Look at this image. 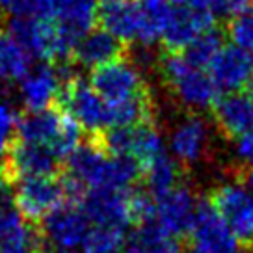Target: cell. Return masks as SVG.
<instances>
[{
  "label": "cell",
  "mask_w": 253,
  "mask_h": 253,
  "mask_svg": "<svg viewBox=\"0 0 253 253\" xmlns=\"http://www.w3.org/2000/svg\"><path fill=\"white\" fill-rule=\"evenodd\" d=\"M13 132H8L4 128H0V173L8 168V158H9V140H11Z\"/></svg>",
  "instance_id": "35"
},
{
  "label": "cell",
  "mask_w": 253,
  "mask_h": 253,
  "mask_svg": "<svg viewBox=\"0 0 253 253\" xmlns=\"http://www.w3.org/2000/svg\"><path fill=\"white\" fill-rule=\"evenodd\" d=\"M212 9L190 8V6H177L175 4L166 32L162 36V41L166 43L168 48H173V50L186 48L201 34L212 30Z\"/></svg>",
  "instance_id": "17"
},
{
  "label": "cell",
  "mask_w": 253,
  "mask_h": 253,
  "mask_svg": "<svg viewBox=\"0 0 253 253\" xmlns=\"http://www.w3.org/2000/svg\"><path fill=\"white\" fill-rule=\"evenodd\" d=\"M104 147L112 155L128 157L138 162V166L143 169L157 162L158 158L169 153L164 138L158 134L157 128L145 125L123 126V128H112L110 134H106Z\"/></svg>",
  "instance_id": "6"
},
{
  "label": "cell",
  "mask_w": 253,
  "mask_h": 253,
  "mask_svg": "<svg viewBox=\"0 0 253 253\" xmlns=\"http://www.w3.org/2000/svg\"><path fill=\"white\" fill-rule=\"evenodd\" d=\"M0 11L11 19H52L50 0H0Z\"/></svg>",
  "instance_id": "30"
},
{
  "label": "cell",
  "mask_w": 253,
  "mask_h": 253,
  "mask_svg": "<svg viewBox=\"0 0 253 253\" xmlns=\"http://www.w3.org/2000/svg\"><path fill=\"white\" fill-rule=\"evenodd\" d=\"M125 253H182L177 237L157 227L155 223H140L126 240Z\"/></svg>",
  "instance_id": "25"
},
{
  "label": "cell",
  "mask_w": 253,
  "mask_h": 253,
  "mask_svg": "<svg viewBox=\"0 0 253 253\" xmlns=\"http://www.w3.org/2000/svg\"><path fill=\"white\" fill-rule=\"evenodd\" d=\"M40 238L23 216L0 231V253H38Z\"/></svg>",
  "instance_id": "27"
},
{
  "label": "cell",
  "mask_w": 253,
  "mask_h": 253,
  "mask_svg": "<svg viewBox=\"0 0 253 253\" xmlns=\"http://www.w3.org/2000/svg\"><path fill=\"white\" fill-rule=\"evenodd\" d=\"M62 93V77L52 65L32 67L19 82V97L28 112L48 110Z\"/></svg>",
  "instance_id": "16"
},
{
  "label": "cell",
  "mask_w": 253,
  "mask_h": 253,
  "mask_svg": "<svg viewBox=\"0 0 253 253\" xmlns=\"http://www.w3.org/2000/svg\"><path fill=\"white\" fill-rule=\"evenodd\" d=\"M211 203L238 242L253 248V190L242 182H223L214 190Z\"/></svg>",
  "instance_id": "7"
},
{
  "label": "cell",
  "mask_w": 253,
  "mask_h": 253,
  "mask_svg": "<svg viewBox=\"0 0 253 253\" xmlns=\"http://www.w3.org/2000/svg\"><path fill=\"white\" fill-rule=\"evenodd\" d=\"M23 214L19 212L15 201V192L8 181L0 179V231L6 229L9 223L19 220Z\"/></svg>",
  "instance_id": "32"
},
{
  "label": "cell",
  "mask_w": 253,
  "mask_h": 253,
  "mask_svg": "<svg viewBox=\"0 0 253 253\" xmlns=\"http://www.w3.org/2000/svg\"><path fill=\"white\" fill-rule=\"evenodd\" d=\"M177 6H190V8L212 9V0H171Z\"/></svg>",
  "instance_id": "36"
},
{
  "label": "cell",
  "mask_w": 253,
  "mask_h": 253,
  "mask_svg": "<svg viewBox=\"0 0 253 253\" xmlns=\"http://www.w3.org/2000/svg\"><path fill=\"white\" fill-rule=\"evenodd\" d=\"M58 160L60 158L47 147L19 140L9 151L8 168L19 179L38 177V175H52Z\"/></svg>",
  "instance_id": "21"
},
{
  "label": "cell",
  "mask_w": 253,
  "mask_h": 253,
  "mask_svg": "<svg viewBox=\"0 0 253 253\" xmlns=\"http://www.w3.org/2000/svg\"><path fill=\"white\" fill-rule=\"evenodd\" d=\"M125 229L114 225H91L82 240L80 253H125Z\"/></svg>",
  "instance_id": "26"
},
{
  "label": "cell",
  "mask_w": 253,
  "mask_h": 253,
  "mask_svg": "<svg viewBox=\"0 0 253 253\" xmlns=\"http://www.w3.org/2000/svg\"><path fill=\"white\" fill-rule=\"evenodd\" d=\"M216 123L225 134L238 136L253 132V89L233 91L214 104Z\"/></svg>",
  "instance_id": "18"
},
{
  "label": "cell",
  "mask_w": 253,
  "mask_h": 253,
  "mask_svg": "<svg viewBox=\"0 0 253 253\" xmlns=\"http://www.w3.org/2000/svg\"><path fill=\"white\" fill-rule=\"evenodd\" d=\"M138 8V21H140V43L151 45L155 41H160L169 17L173 13L171 0H136Z\"/></svg>",
  "instance_id": "24"
},
{
  "label": "cell",
  "mask_w": 253,
  "mask_h": 253,
  "mask_svg": "<svg viewBox=\"0 0 253 253\" xmlns=\"http://www.w3.org/2000/svg\"><path fill=\"white\" fill-rule=\"evenodd\" d=\"M63 106L80 128L89 132H101L110 128L108 104L91 84L82 80H73L63 89Z\"/></svg>",
  "instance_id": "11"
},
{
  "label": "cell",
  "mask_w": 253,
  "mask_h": 253,
  "mask_svg": "<svg viewBox=\"0 0 253 253\" xmlns=\"http://www.w3.org/2000/svg\"><path fill=\"white\" fill-rule=\"evenodd\" d=\"M30 69V52L11 32L0 30V84L21 82Z\"/></svg>",
  "instance_id": "23"
},
{
  "label": "cell",
  "mask_w": 253,
  "mask_h": 253,
  "mask_svg": "<svg viewBox=\"0 0 253 253\" xmlns=\"http://www.w3.org/2000/svg\"><path fill=\"white\" fill-rule=\"evenodd\" d=\"M69 160V192L128 190L142 173L138 162L128 157L112 155L103 143L80 145Z\"/></svg>",
  "instance_id": "2"
},
{
  "label": "cell",
  "mask_w": 253,
  "mask_h": 253,
  "mask_svg": "<svg viewBox=\"0 0 253 253\" xmlns=\"http://www.w3.org/2000/svg\"><path fill=\"white\" fill-rule=\"evenodd\" d=\"M252 6L253 0H212L214 15L227 17V19H235V17L242 15L246 11H250Z\"/></svg>",
  "instance_id": "33"
},
{
  "label": "cell",
  "mask_w": 253,
  "mask_h": 253,
  "mask_svg": "<svg viewBox=\"0 0 253 253\" xmlns=\"http://www.w3.org/2000/svg\"><path fill=\"white\" fill-rule=\"evenodd\" d=\"M50 8L52 21L77 43L97 21L99 0H50Z\"/></svg>",
  "instance_id": "20"
},
{
  "label": "cell",
  "mask_w": 253,
  "mask_h": 253,
  "mask_svg": "<svg viewBox=\"0 0 253 253\" xmlns=\"http://www.w3.org/2000/svg\"><path fill=\"white\" fill-rule=\"evenodd\" d=\"M186 253H203V252H199L198 248H192V250H190V252H186Z\"/></svg>",
  "instance_id": "38"
},
{
  "label": "cell",
  "mask_w": 253,
  "mask_h": 253,
  "mask_svg": "<svg viewBox=\"0 0 253 253\" xmlns=\"http://www.w3.org/2000/svg\"><path fill=\"white\" fill-rule=\"evenodd\" d=\"M80 125L69 114L54 110L28 112L19 121L17 132L23 142L38 143L52 151L58 158H69L80 147Z\"/></svg>",
  "instance_id": "3"
},
{
  "label": "cell",
  "mask_w": 253,
  "mask_h": 253,
  "mask_svg": "<svg viewBox=\"0 0 253 253\" xmlns=\"http://www.w3.org/2000/svg\"><path fill=\"white\" fill-rule=\"evenodd\" d=\"M162 73L169 89L186 108L196 112L214 108L220 89L205 67L192 63L182 54H169L162 63Z\"/></svg>",
  "instance_id": "4"
},
{
  "label": "cell",
  "mask_w": 253,
  "mask_h": 253,
  "mask_svg": "<svg viewBox=\"0 0 253 253\" xmlns=\"http://www.w3.org/2000/svg\"><path fill=\"white\" fill-rule=\"evenodd\" d=\"M246 184H248V186H250V188L253 190V168H252V171L248 173V179H246Z\"/></svg>",
  "instance_id": "37"
},
{
  "label": "cell",
  "mask_w": 253,
  "mask_h": 253,
  "mask_svg": "<svg viewBox=\"0 0 253 253\" xmlns=\"http://www.w3.org/2000/svg\"><path fill=\"white\" fill-rule=\"evenodd\" d=\"M69 194L67 184L58 181L54 175H38L21 179L15 190L19 212L26 220H45L54 212Z\"/></svg>",
  "instance_id": "8"
},
{
  "label": "cell",
  "mask_w": 253,
  "mask_h": 253,
  "mask_svg": "<svg viewBox=\"0 0 253 253\" xmlns=\"http://www.w3.org/2000/svg\"><path fill=\"white\" fill-rule=\"evenodd\" d=\"M73 54L80 65L97 69L104 63L118 60L121 54V41L103 28L89 30L77 40L73 47Z\"/></svg>",
  "instance_id": "22"
},
{
  "label": "cell",
  "mask_w": 253,
  "mask_h": 253,
  "mask_svg": "<svg viewBox=\"0 0 253 253\" xmlns=\"http://www.w3.org/2000/svg\"><path fill=\"white\" fill-rule=\"evenodd\" d=\"M80 207L93 225H114L125 229L136 221V192L130 190H93L84 192Z\"/></svg>",
  "instance_id": "9"
},
{
  "label": "cell",
  "mask_w": 253,
  "mask_h": 253,
  "mask_svg": "<svg viewBox=\"0 0 253 253\" xmlns=\"http://www.w3.org/2000/svg\"><path fill=\"white\" fill-rule=\"evenodd\" d=\"M190 235L194 248L203 253H238L240 248L238 238L212 203H199Z\"/></svg>",
  "instance_id": "13"
},
{
  "label": "cell",
  "mask_w": 253,
  "mask_h": 253,
  "mask_svg": "<svg viewBox=\"0 0 253 253\" xmlns=\"http://www.w3.org/2000/svg\"><path fill=\"white\" fill-rule=\"evenodd\" d=\"M143 175L147 179V186L155 196H160L168 190L175 188L179 184V169H177V160L171 157V153L158 158L151 166L143 169Z\"/></svg>",
  "instance_id": "28"
},
{
  "label": "cell",
  "mask_w": 253,
  "mask_h": 253,
  "mask_svg": "<svg viewBox=\"0 0 253 253\" xmlns=\"http://www.w3.org/2000/svg\"><path fill=\"white\" fill-rule=\"evenodd\" d=\"M235 151H237V157L244 164L253 168V132L238 136L237 143H235Z\"/></svg>",
  "instance_id": "34"
},
{
  "label": "cell",
  "mask_w": 253,
  "mask_h": 253,
  "mask_svg": "<svg viewBox=\"0 0 253 253\" xmlns=\"http://www.w3.org/2000/svg\"><path fill=\"white\" fill-rule=\"evenodd\" d=\"M91 227L80 205H60L43 220V238L56 253H75Z\"/></svg>",
  "instance_id": "10"
},
{
  "label": "cell",
  "mask_w": 253,
  "mask_h": 253,
  "mask_svg": "<svg viewBox=\"0 0 253 253\" xmlns=\"http://www.w3.org/2000/svg\"><path fill=\"white\" fill-rule=\"evenodd\" d=\"M97 21L101 28L121 43L140 40V21L136 0H99Z\"/></svg>",
  "instance_id": "19"
},
{
  "label": "cell",
  "mask_w": 253,
  "mask_h": 253,
  "mask_svg": "<svg viewBox=\"0 0 253 253\" xmlns=\"http://www.w3.org/2000/svg\"><path fill=\"white\" fill-rule=\"evenodd\" d=\"M211 130L199 116H188L179 121L169 134L168 149L181 164H198L209 151Z\"/></svg>",
  "instance_id": "15"
},
{
  "label": "cell",
  "mask_w": 253,
  "mask_h": 253,
  "mask_svg": "<svg viewBox=\"0 0 253 253\" xmlns=\"http://www.w3.org/2000/svg\"><path fill=\"white\" fill-rule=\"evenodd\" d=\"M209 73L223 93L242 91L253 82V56L235 45L221 47L209 65Z\"/></svg>",
  "instance_id": "14"
},
{
  "label": "cell",
  "mask_w": 253,
  "mask_h": 253,
  "mask_svg": "<svg viewBox=\"0 0 253 253\" xmlns=\"http://www.w3.org/2000/svg\"><path fill=\"white\" fill-rule=\"evenodd\" d=\"M9 32L23 43L32 58L56 62L69 54L75 41L52 19H11Z\"/></svg>",
  "instance_id": "5"
},
{
  "label": "cell",
  "mask_w": 253,
  "mask_h": 253,
  "mask_svg": "<svg viewBox=\"0 0 253 253\" xmlns=\"http://www.w3.org/2000/svg\"><path fill=\"white\" fill-rule=\"evenodd\" d=\"M91 86L110 110V128L142 125L149 119V99L145 82L136 63L118 58L93 69Z\"/></svg>",
  "instance_id": "1"
},
{
  "label": "cell",
  "mask_w": 253,
  "mask_h": 253,
  "mask_svg": "<svg viewBox=\"0 0 253 253\" xmlns=\"http://www.w3.org/2000/svg\"><path fill=\"white\" fill-rule=\"evenodd\" d=\"M221 47L223 45H221L220 36L214 30H209L205 34H201L199 38H196L186 48H182V56L192 63L207 69L214 60V56L220 52Z\"/></svg>",
  "instance_id": "29"
},
{
  "label": "cell",
  "mask_w": 253,
  "mask_h": 253,
  "mask_svg": "<svg viewBox=\"0 0 253 253\" xmlns=\"http://www.w3.org/2000/svg\"><path fill=\"white\" fill-rule=\"evenodd\" d=\"M198 199L186 186L177 184L175 188L168 190L160 196H155V209H153V220L157 227L166 231L173 237L182 233H190L198 212Z\"/></svg>",
  "instance_id": "12"
},
{
  "label": "cell",
  "mask_w": 253,
  "mask_h": 253,
  "mask_svg": "<svg viewBox=\"0 0 253 253\" xmlns=\"http://www.w3.org/2000/svg\"><path fill=\"white\" fill-rule=\"evenodd\" d=\"M231 45L242 48L246 52L253 54V11H246L242 15L231 19L227 26Z\"/></svg>",
  "instance_id": "31"
}]
</instances>
